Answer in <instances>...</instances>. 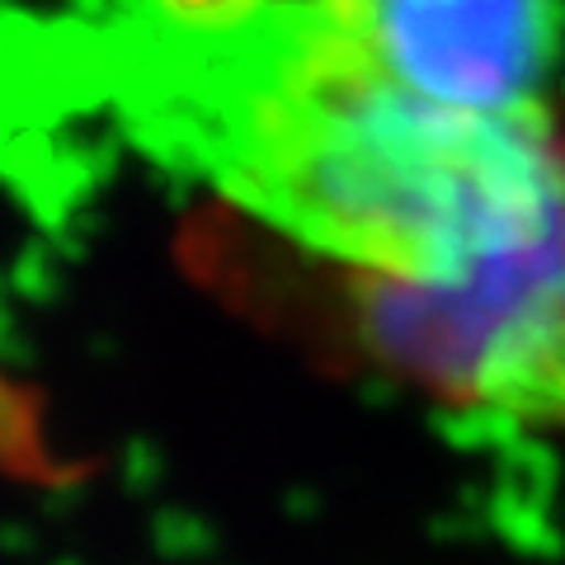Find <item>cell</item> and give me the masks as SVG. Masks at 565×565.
<instances>
[{"mask_svg":"<svg viewBox=\"0 0 565 565\" xmlns=\"http://www.w3.org/2000/svg\"><path fill=\"white\" fill-rule=\"evenodd\" d=\"M85 62L137 147L363 278H452L565 207L552 109L434 104L302 0H99Z\"/></svg>","mask_w":565,"mask_h":565,"instance_id":"6da1fadb","label":"cell"},{"mask_svg":"<svg viewBox=\"0 0 565 565\" xmlns=\"http://www.w3.org/2000/svg\"><path fill=\"white\" fill-rule=\"evenodd\" d=\"M373 359L486 429H565V207L438 282L359 278Z\"/></svg>","mask_w":565,"mask_h":565,"instance_id":"7a4b0ae2","label":"cell"},{"mask_svg":"<svg viewBox=\"0 0 565 565\" xmlns=\"http://www.w3.org/2000/svg\"><path fill=\"white\" fill-rule=\"evenodd\" d=\"M386 76L467 114L546 109L561 0H302Z\"/></svg>","mask_w":565,"mask_h":565,"instance_id":"3957f363","label":"cell"}]
</instances>
